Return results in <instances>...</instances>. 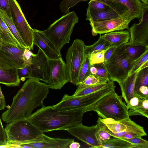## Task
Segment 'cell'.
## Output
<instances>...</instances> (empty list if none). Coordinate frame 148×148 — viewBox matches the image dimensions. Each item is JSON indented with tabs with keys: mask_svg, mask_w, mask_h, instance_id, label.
I'll use <instances>...</instances> for the list:
<instances>
[{
	"mask_svg": "<svg viewBox=\"0 0 148 148\" xmlns=\"http://www.w3.org/2000/svg\"><path fill=\"white\" fill-rule=\"evenodd\" d=\"M48 84L34 78H29L14 96L11 105L1 114L7 123L27 119L38 106H43L44 99L49 92Z\"/></svg>",
	"mask_w": 148,
	"mask_h": 148,
	"instance_id": "cell-1",
	"label": "cell"
},
{
	"mask_svg": "<svg viewBox=\"0 0 148 148\" xmlns=\"http://www.w3.org/2000/svg\"><path fill=\"white\" fill-rule=\"evenodd\" d=\"M82 109L59 110L52 106L41 107L27 119L42 133L68 128L82 123Z\"/></svg>",
	"mask_w": 148,
	"mask_h": 148,
	"instance_id": "cell-2",
	"label": "cell"
},
{
	"mask_svg": "<svg viewBox=\"0 0 148 148\" xmlns=\"http://www.w3.org/2000/svg\"><path fill=\"white\" fill-rule=\"evenodd\" d=\"M128 110L122 97L118 95L114 89L83 111L84 113L95 111L102 119L110 118L119 121L130 117Z\"/></svg>",
	"mask_w": 148,
	"mask_h": 148,
	"instance_id": "cell-3",
	"label": "cell"
},
{
	"mask_svg": "<svg viewBox=\"0 0 148 148\" xmlns=\"http://www.w3.org/2000/svg\"><path fill=\"white\" fill-rule=\"evenodd\" d=\"M5 130L9 144L20 145L40 142L43 139V133L27 119L9 123Z\"/></svg>",
	"mask_w": 148,
	"mask_h": 148,
	"instance_id": "cell-4",
	"label": "cell"
},
{
	"mask_svg": "<svg viewBox=\"0 0 148 148\" xmlns=\"http://www.w3.org/2000/svg\"><path fill=\"white\" fill-rule=\"evenodd\" d=\"M78 21L75 12H69L43 31L56 48L60 51L65 44L69 43L74 27Z\"/></svg>",
	"mask_w": 148,
	"mask_h": 148,
	"instance_id": "cell-5",
	"label": "cell"
},
{
	"mask_svg": "<svg viewBox=\"0 0 148 148\" xmlns=\"http://www.w3.org/2000/svg\"><path fill=\"white\" fill-rule=\"evenodd\" d=\"M134 61L128 57L121 46L117 48L109 60L103 63L110 80L118 84L124 81L128 76Z\"/></svg>",
	"mask_w": 148,
	"mask_h": 148,
	"instance_id": "cell-6",
	"label": "cell"
},
{
	"mask_svg": "<svg viewBox=\"0 0 148 148\" xmlns=\"http://www.w3.org/2000/svg\"><path fill=\"white\" fill-rule=\"evenodd\" d=\"M114 89V87L110 85L96 92L82 96L76 97L65 94L60 102L52 106L59 110L79 109L83 110L93 104Z\"/></svg>",
	"mask_w": 148,
	"mask_h": 148,
	"instance_id": "cell-7",
	"label": "cell"
},
{
	"mask_svg": "<svg viewBox=\"0 0 148 148\" xmlns=\"http://www.w3.org/2000/svg\"><path fill=\"white\" fill-rule=\"evenodd\" d=\"M97 123L99 127L115 138H120L128 133L136 134L141 137L147 135L144 127L132 120L130 117L119 121L112 119H104L99 117Z\"/></svg>",
	"mask_w": 148,
	"mask_h": 148,
	"instance_id": "cell-8",
	"label": "cell"
},
{
	"mask_svg": "<svg viewBox=\"0 0 148 148\" xmlns=\"http://www.w3.org/2000/svg\"><path fill=\"white\" fill-rule=\"evenodd\" d=\"M86 45L79 39L75 40L69 48L66 56V66L69 82L75 85L82 65L85 59Z\"/></svg>",
	"mask_w": 148,
	"mask_h": 148,
	"instance_id": "cell-9",
	"label": "cell"
},
{
	"mask_svg": "<svg viewBox=\"0 0 148 148\" xmlns=\"http://www.w3.org/2000/svg\"><path fill=\"white\" fill-rule=\"evenodd\" d=\"M11 18L26 47H34L33 29L29 25L16 0H10Z\"/></svg>",
	"mask_w": 148,
	"mask_h": 148,
	"instance_id": "cell-10",
	"label": "cell"
},
{
	"mask_svg": "<svg viewBox=\"0 0 148 148\" xmlns=\"http://www.w3.org/2000/svg\"><path fill=\"white\" fill-rule=\"evenodd\" d=\"M128 30L130 38L127 44L148 46V4L143 3L142 14L139 23L134 24Z\"/></svg>",
	"mask_w": 148,
	"mask_h": 148,
	"instance_id": "cell-11",
	"label": "cell"
},
{
	"mask_svg": "<svg viewBox=\"0 0 148 148\" xmlns=\"http://www.w3.org/2000/svg\"><path fill=\"white\" fill-rule=\"evenodd\" d=\"M132 20L129 12L115 18L90 23L92 35L103 34L116 31L128 29V25Z\"/></svg>",
	"mask_w": 148,
	"mask_h": 148,
	"instance_id": "cell-12",
	"label": "cell"
},
{
	"mask_svg": "<svg viewBox=\"0 0 148 148\" xmlns=\"http://www.w3.org/2000/svg\"><path fill=\"white\" fill-rule=\"evenodd\" d=\"M48 61L50 69L48 83L49 88L60 89L69 82L66 63L62 57L57 59H48Z\"/></svg>",
	"mask_w": 148,
	"mask_h": 148,
	"instance_id": "cell-13",
	"label": "cell"
},
{
	"mask_svg": "<svg viewBox=\"0 0 148 148\" xmlns=\"http://www.w3.org/2000/svg\"><path fill=\"white\" fill-rule=\"evenodd\" d=\"M97 125L87 126L82 123L68 128L71 134L94 148L102 144L98 134Z\"/></svg>",
	"mask_w": 148,
	"mask_h": 148,
	"instance_id": "cell-14",
	"label": "cell"
},
{
	"mask_svg": "<svg viewBox=\"0 0 148 148\" xmlns=\"http://www.w3.org/2000/svg\"><path fill=\"white\" fill-rule=\"evenodd\" d=\"M25 49L2 41L0 47V60L14 68L23 67L24 66L22 56Z\"/></svg>",
	"mask_w": 148,
	"mask_h": 148,
	"instance_id": "cell-15",
	"label": "cell"
},
{
	"mask_svg": "<svg viewBox=\"0 0 148 148\" xmlns=\"http://www.w3.org/2000/svg\"><path fill=\"white\" fill-rule=\"evenodd\" d=\"M48 59L43 52L39 49L31 65L32 69V77L37 79L48 84L50 69Z\"/></svg>",
	"mask_w": 148,
	"mask_h": 148,
	"instance_id": "cell-16",
	"label": "cell"
},
{
	"mask_svg": "<svg viewBox=\"0 0 148 148\" xmlns=\"http://www.w3.org/2000/svg\"><path fill=\"white\" fill-rule=\"evenodd\" d=\"M34 45L42 50L49 60L61 58L60 51L58 50L43 31L33 29Z\"/></svg>",
	"mask_w": 148,
	"mask_h": 148,
	"instance_id": "cell-17",
	"label": "cell"
},
{
	"mask_svg": "<svg viewBox=\"0 0 148 148\" xmlns=\"http://www.w3.org/2000/svg\"><path fill=\"white\" fill-rule=\"evenodd\" d=\"M43 137V139L41 142L22 145L31 148H68L70 144L74 141L72 138H52L44 133Z\"/></svg>",
	"mask_w": 148,
	"mask_h": 148,
	"instance_id": "cell-18",
	"label": "cell"
},
{
	"mask_svg": "<svg viewBox=\"0 0 148 148\" xmlns=\"http://www.w3.org/2000/svg\"><path fill=\"white\" fill-rule=\"evenodd\" d=\"M86 20L90 23L101 21L121 17L128 11L124 12L110 8L100 11H95L88 8L87 9Z\"/></svg>",
	"mask_w": 148,
	"mask_h": 148,
	"instance_id": "cell-19",
	"label": "cell"
},
{
	"mask_svg": "<svg viewBox=\"0 0 148 148\" xmlns=\"http://www.w3.org/2000/svg\"><path fill=\"white\" fill-rule=\"evenodd\" d=\"M20 81L18 69L10 66L0 60V84L8 86H17L19 85Z\"/></svg>",
	"mask_w": 148,
	"mask_h": 148,
	"instance_id": "cell-20",
	"label": "cell"
},
{
	"mask_svg": "<svg viewBox=\"0 0 148 148\" xmlns=\"http://www.w3.org/2000/svg\"><path fill=\"white\" fill-rule=\"evenodd\" d=\"M142 68L128 76L124 81L119 84L121 90V97L125 100L127 105L130 99L134 96V90L136 78L138 72Z\"/></svg>",
	"mask_w": 148,
	"mask_h": 148,
	"instance_id": "cell-21",
	"label": "cell"
},
{
	"mask_svg": "<svg viewBox=\"0 0 148 148\" xmlns=\"http://www.w3.org/2000/svg\"><path fill=\"white\" fill-rule=\"evenodd\" d=\"M101 36L112 45L117 48L129 42L130 34L127 30H122L105 34Z\"/></svg>",
	"mask_w": 148,
	"mask_h": 148,
	"instance_id": "cell-22",
	"label": "cell"
},
{
	"mask_svg": "<svg viewBox=\"0 0 148 148\" xmlns=\"http://www.w3.org/2000/svg\"><path fill=\"white\" fill-rule=\"evenodd\" d=\"M119 3L127 9L130 16L133 20L140 19L142 14L143 3L140 0H109Z\"/></svg>",
	"mask_w": 148,
	"mask_h": 148,
	"instance_id": "cell-23",
	"label": "cell"
},
{
	"mask_svg": "<svg viewBox=\"0 0 148 148\" xmlns=\"http://www.w3.org/2000/svg\"><path fill=\"white\" fill-rule=\"evenodd\" d=\"M0 36L2 41L17 47L23 48L11 32L0 15Z\"/></svg>",
	"mask_w": 148,
	"mask_h": 148,
	"instance_id": "cell-24",
	"label": "cell"
},
{
	"mask_svg": "<svg viewBox=\"0 0 148 148\" xmlns=\"http://www.w3.org/2000/svg\"><path fill=\"white\" fill-rule=\"evenodd\" d=\"M121 47L128 57L133 61L148 50V46L140 45H131L126 44L121 45Z\"/></svg>",
	"mask_w": 148,
	"mask_h": 148,
	"instance_id": "cell-25",
	"label": "cell"
},
{
	"mask_svg": "<svg viewBox=\"0 0 148 148\" xmlns=\"http://www.w3.org/2000/svg\"><path fill=\"white\" fill-rule=\"evenodd\" d=\"M110 138L107 141L94 148H135V145L121 138Z\"/></svg>",
	"mask_w": 148,
	"mask_h": 148,
	"instance_id": "cell-26",
	"label": "cell"
},
{
	"mask_svg": "<svg viewBox=\"0 0 148 148\" xmlns=\"http://www.w3.org/2000/svg\"><path fill=\"white\" fill-rule=\"evenodd\" d=\"M0 15L11 32L21 47L25 49L27 48L25 45L20 37L12 18L8 15L5 11L1 9H0Z\"/></svg>",
	"mask_w": 148,
	"mask_h": 148,
	"instance_id": "cell-27",
	"label": "cell"
},
{
	"mask_svg": "<svg viewBox=\"0 0 148 148\" xmlns=\"http://www.w3.org/2000/svg\"><path fill=\"white\" fill-rule=\"evenodd\" d=\"M113 82L110 81L97 85L82 87L78 86L73 95L74 96H81L91 94L101 90L110 85Z\"/></svg>",
	"mask_w": 148,
	"mask_h": 148,
	"instance_id": "cell-28",
	"label": "cell"
},
{
	"mask_svg": "<svg viewBox=\"0 0 148 148\" xmlns=\"http://www.w3.org/2000/svg\"><path fill=\"white\" fill-rule=\"evenodd\" d=\"M112 45L100 34L98 40L93 44L88 46L86 45L85 49L86 55L89 56L94 51L106 50Z\"/></svg>",
	"mask_w": 148,
	"mask_h": 148,
	"instance_id": "cell-29",
	"label": "cell"
},
{
	"mask_svg": "<svg viewBox=\"0 0 148 148\" xmlns=\"http://www.w3.org/2000/svg\"><path fill=\"white\" fill-rule=\"evenodd\" d=\"M91 65L90 63L89 56L86 55L84 62L80 69L75 85L78 86L82 83L84 79L91 74L90 69Z\"/></svg>",
	"mask_w": 148,
	"mask_h": 148,
	"instance_id": "cell-30",
	"label": "cell"
},
{
	"mask_svg": "<svg viewBox=\"0 0 148 148\" xmlns=\"http://www.w3.org/2000/svg\"><path fill=\"white\" fill-rule=\"evenodd\" d=\"M148 66L144 67L138 72L136 79L134 92L141 86H148Z\"/></svg>",
	"mask_w": 148,
	"mask_h": 148,
	"instance_id": "cell-31",
	"label": "cell"
},
{
	"mask_svg": "<svg viewBox=\"0 0 148 148\" xmlns=\"http://www.w3.org/2000/svg\"><path fill=\"white\" fill-rule=\"evenodd\" d=\"M148 66V50L134 61L128 76L134 73L139 69Z\"/></svg>",
	"mask_w": 148,
	"mask_h": 148,
	"instance_id": "cell-32",
	"label": "cell"
},
{
	"mask_svg": "<svg viewBox=\"0 0 148 148\" xmlns=\"http://www.w3.org/2000/svg\"><path fill=\"white\" fill-rule=\"evenodd\" d=\"M108 82L106 80L96 75L90 74L78 86L82 87L97 85Z\"/></svg>",
	"mask_w": 148,
	"mask_h": 148,
	"instance_id": "cell-33",
	"label": "cell"
},
{
	"mask_svg": "<svg viewBox=\"0 0 148 148\" xmlns=\"http://www.w3.org/2000/svg\"><path fill=\"white\" fill-rule=\"evenodd\" d=\"M129 116L140 115L148 118V99H143L141 105L128 111Z\"/></svg>",
	"mask_w": 148,
	"mask_h": 148,
	"instance_id": "cell-34",
	"label": "cell"
},
{
	"mask_svg": "<svg viewBox=\"0 0 148 148\" xmlns=\"http://www.w3.org/2000/svg\"><path fill=\"white\" fill-rule=\"evenodd\" d=\"M106 50L94 51L90 54L88 56L91 65L104 62Z\"/></svg>",
	"mask_w": 148,
	"mask_h": 148,
	"instance_id": "cell-35",
	"label": "cell"
},
{
	"mask_svg": "<svg viewBox=\"0 0 148 148\" xmlns=\"http://www.w3.org/2000/svg\"><path fill=\"white\" fill-rule=\"evenodd\" d=\"M90 0H69L65 2H61L60 4L59 8L61 11L64 13L69 12V9L77 3L81 1H87Z\"/></svg>",
	"mask_w": 148,
	"mask_h": 148,
	"instance_id": "cell-36",
	"label": "cell"
},
{
	"mask_svg": "<svg viewBox=\"0 0 148 148\" xmlns=\"http://www.w3.org/2000/svg\"><path fill=\"white\" fill-rule=\"evenodd\" d=\"M17 69L18 77L21 81H23L26 78L32 77V69L31 65Z\"/></svg>",
	"mask_w": 148,
	"mask_h": 148,
	"instance_id": "cell-37",
	"label": "cell"
},
{
	"mask_svg": "<svg viewBox=\"0 0 148 148\" xmlns=\"http://www.w3.org/2000/svg\"><path fill=\"white\" fill-rule=\"evenodd\" d=\"M125 140L135 145V148H148V141L143 139L141 137H136Z\"/></svg>",
	"mask_w": 148,
	"mask_h": 148,
	"instance_id": "cell-38",
	"label": "cell"
},
{
	"mask_svg": "<svg viewBox=\"0 0 148 148\" xmlns=\"http://www.w3.org/2000/svg\"><path fill=\"white\" fill-rule=\"evenodd\" d=\"M36 54L33 53L27 48L25 49L23 53L22 57L24 66L31 65L34 58Z\"/></svg>",
	"mask_w": 148,
	"mask_h": 148,
	"instance_id": "cell-39",
	"label": "cell"
},
{
	"mask_svg": "<svg viewBox=\"0 0 148 148\" xmlns=\"http://www.w3.org/2000/svg\"><path fill=\"white\" fill-rule=\"evenodd\" d=\"M97 68V72L96 75L106 80L108 82L111 81L109 76L103 63L94 65Z\"/></svg>",
	"mask_w": 148,
	"mask_h": 148,
	"instance_id": "cell-40",
	"label": "cell"
},
{
	"mask_svg": "<svg viewBox=\"0 0 148 148\" xmlns=\"http://www.w3.org/2000/svg\"><path fill=\"white\" fill-rule=\"evenodd\" d=\"M88 4V8L95 11L101 10L110 8L106 4L95 0H90Z\"/></svg>",
	"mask_w": 148,
	"mask_h": 148,
	"instance_id": "cell-41",
	"label": "cell"
},
{
	"mask_svg": "<svg viewBox=\"0 0 148 148\" xmlns=\"http://www.w3.org/2000/svg\"><path fill=\"white\" fill-rule=\"evenodd\" d=\"M134 95L143 99H148V86H141L134 92Z\"/></svg>",
	"mask_w": 148,
	"mask_h": 148,
	"instance_id": "cell-42",
	"label": "cell"
},
{
	"mask_svg": "<svg viewBox=\"0 0 148 148\" xmlns=\"http://www.w3.org/2000/svg\"><path fill=\"white\" fill-rule=\"evenodd\" d=\"M143 99L134 95L130 100L127 105L128 109H133L140 106L142 104Z\"/></svg>",
	"mask_w": 148,
	"mask_h": 148,
	"instance_id": "cell-43",
	"label": "cell"
},
{
	"mask_svg": "<svg viewBox=\"0 0 148 148\" xmlns=\"http://www.w3.org/2000/svg\"><path fill=\"white\" fill-rule=\"evenodd\" d=\"M97 126L98 127V135L99 138L102 143H103L108 140L110 138L111 136L106 131L101 128L98 125Z\"/></svg>",
	"mask_w": 148,
	"mask_h": 148,
	"instance_id": "cell-44",
	"label": "cell"
},
{
	"mask_svg": "<svg viewBox=\"0 0 148 148\" xmlns=\"http://www.w3.org/2000/svg\"><path fill=\"white\" fill-rule=\"evenodd\" d=\"M0 9L5 11L11 18L10 0H0Z\"/></svg>",
	"mask_w": 148,
	"mask_h": 148,
	"instance_id": "cell-45",
	"label": "cell"
},
{
	"mask_svg": "<svg viewBox=\"0 0 148 148\" xmlns=\"http://www.w3.org/2000/svg\"><path fill=\"white\" fill-rule=\"evenodd\" d=\"M0 141L7 143V137L5 129L4 128L0 117Z\"/></svg>",
	"mask_w": 148,
	"mask_h": 148,
	"instance_id": "cell-46",
	"label": "cell"
},
{
	"mask_svg": "<svg viewBox=\"0 0 148 148\" xmlns=\"http://www.w3.org/2000/svg\"><path fill=\"white\" fill-rule=\"evenodd\" d=\"M116 48L114 46L112 45L106 50L104 54V62H107L109 60Z\"/></svg>",
	"mask_w": 148,
	"mask_h": 148,
	"instance_id": "cell-47",
	"label": "cell"
},
{
	"mask_svg": "<svg viewBox=\"0 0 148 148\" xmlns=\"http://www.w3.org/2000/svg\"><path fill=\"white\" fill-rule=\"evenodd\" d=\"M136 137H141L138 134L133 133H128L123 135L120 138L124 140L130 139Z\"/></svg>",
	"mask_w": 148,
	"mask_h": 148,
	"instance_id": "cell-48",
	"label": "cell"
},
{
	"mask_svg": "<svg viewBox=\"0 0 148 148\" xmlns=\"http://www.w3.org/2000/svg\"><path fill=\"white\" fill-rule=\"evenodd\" d=\"M16 148V146L14 144L4 143L0 141V148Z\"/></svg>",
	"mask_w": 148,
	"mask_h": 148,
	"instance_id": "cell-49",
	"label": "cell"
},
{
	"mask_svg": "<svg viewBox=\"0 0 148 148\" xmlns=\"http://www.w3.org/2000/svg\"><path fill=\"white\" fill-rule=\"evenodd\" d=\"M80 147V144L74 141L71 143L69 145V147L70 148H79Z\"/></svg>",
	"mask_w": 148,
	"mask_h": 148,
	"instance_id": "cell-50",
	"label": "cell"
},
{
	"mask_svg": "<svg viewBox=\"0 0 148 148\" xmlns=\"http://www.w3.org/2000/svg\"><path fill=\"white\" fill-rule=\"evenodd\" d=\"M6 106L5 99L0 97V110H3L5 109Z\"/></svg>",
	"mask_w": 148,
	"mask_h": 148,
	"instance_id": "cell-51",
	"label": "cell"
},
{
	"mask_svg": "<svg viewBox=\"0 0 148 148\" xmlns=\"http://www.w3.org/2000/svg\"><path fill=\"white\" fill-rule=\"evenodd\" d=\"M90 71L91 74L96 75L97 72V68L94 65H91Z\"/></svg>",
	"mask_w": 148,
	"mask_h": 148,
	"instance_id": "cell-52",
	"label": "cell"
},
{
	"mask_svg": "<svg viewBox=\"0 0 148 148\" xmlns=\"http://www.w3.org/2000/svg\"><path fill=\"white\" fill-rule=\"evenodd\" d=\"M0 97L1 98H2L3 99H5L4 96V95H3V94L2 93V90H1V88L0 86Z\"/></svg>",
	"mask_w": 148,
	"mask_h": 148,
	"instance_id": "cell-53",
	"label": "cell"
},
{
	"mask_svg": "<svg viewBox=\"0 0 148 148\" xmlns=\"http://www.w3.org/2000/svg\"><path fill=\"white\" fill-rule=\"evenodd\" d=\"M142 2L147 4H148V0H140Z\"/></svg>",
	"mask_w": 148,
	"mask_h": 148,
	"instance_id": "cell-54",
	"label": "cell"
},
{
	"mask_svg": "<svg viewBox=\"0 0 148 148\" xmlns=\"http://www.w3.org/2000/svg\"><path fill=\"white\" fill-rule=\"evenodd\" d=\"M2 42V40L1 39V37L0 36V45H1V43Z\"/></svg>",
	"mask_w": 148,
	"mask_h": 148,
	"instance_id": "cell-55",
	"label": "cell"
}]
</instances>
